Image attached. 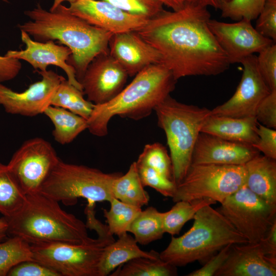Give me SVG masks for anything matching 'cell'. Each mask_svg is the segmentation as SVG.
<instances>
[{
    "mask_svg": "<svg viewBox=\"0 0 276 276\" xmlns=\"http://www.w3.org/2000/svg\"><path fill=\"white\" fill-rule=\"evenodd\" d=\"M137 165L151 168L173 180L172 161L166 148L159 143L147 144L139 155Z\"/></svg>",
    "mask_w": 276,
    "mask_h": 276,
    "instance_id": "cell-33",
    "label": "cell"
},
{
    "mask_svg": "<svg viewBox=\"0 0 276 276\" xmlns=\"http://www.w3.org/2000/svg\"><path fill=\"white\" fill-rule=\"evenodd\" d=\"M176 267L158 259L139 257L121 265L110 276H174Z\"/></svg>",
    "mask_w": 276,
    "mask_h": 276,
    "instance_id": "cell-28",
    "label": "cell"
},
{
    "mask_svg": "<svg viewBox=\"0 0 276 276\" xmlns=\"http://www.w3.org/2000/svg\"><path fill=\"white\" fill-rule=\"evenodd\" d=\"M9 276H60L53 270L34 260L22 262L14 267Z\"/></svg>",
    "mask_w": 276,
    "mask_h": 276,
    "instance_id": "cell-41",
    "label": "cell"
},
{
    "mask_svg": "<svg viewBox=\"0 0 276 276\" xmlns=\"http://www.w3.org/2000/svg\"><path fill=\"white\" fill-rule=\"evenodd\" d=\"M76 0H54L53 4L50 8V11L54 10L56 7H57L59 5L62 4V3L67 1L70 3L75 2Z\"/></svg>",
    "mask_w": 276,
    "mask_h": 276,
    "instance_id": "cell-48",
    "label": "cell"
},
{
    "mask_svg": "<svg viewBox=\"0 0 276 276\" xmlns=\"http://www.w3.org/2000/svg\"><path fill=\"white\" fill-rule=\"evenodd\" d=\"M59 160L48 141L36 137L24 142L13 154L7 166L27 195L39 191Z\"/></svg>",
    "mask_w": 276,
    "mask_h": 276,
    "instance_id": "cell-11",
    "label": "cell"
},
{
    "mask_svg": "<svg viewBox=\"0 0 276 276\" xmlns=\"http://www.w3.org/2000/svg\"><path fill=\"white\" fill-rule=\"evenodd\" d=\"M21 39L26 49L20 51L9 50L5 56L23 60L28 62L36 70L45 71L50 65L60 67L65 73L68 82L82 90L81 84L77 80L75 70L67 63L72 54L67 47L56 44L54 40L39 42L34 40L26 32L20 31Z\"/></svg>",
    "mask_w": 276,
    "mask_h": 276,
    "instance_id": "cell-17",
    "label": "cell"
},
{
    "mask_svg": "<svg viewBox=\"0 0 276 276\" xmlns=\"http://www.w3.org/2000/svg\"><path fill=\"white\" fill-rule=\"evenodd\" d=\"M43 113L54 125V140L61 145L71 143L88 127L86 119L60 107L50 105Z\"/></svg>",
    "mask_w": 276,
    "mask_h": 276,
    "instance_id": "cell-24",
    "label": "cell"
},
{
    "mask_svg": "<svg viewBox=\"0 0 276 276\" xmlns=\"http://www.w3.org/2000/svg\"><path fill=\"white\" fill-rule=\"evenodd\" d=\"M259 242L266 256L276 262V221Z\"/></svg>",
    "mask_w": 276,
    "mask_h": 276,
    "instance_id": "cell-44",
    "label": "cell"
},
{
    "mask_svg": "<svg viewBox=\"0 0 276 276\" xmlns=\"http://www.w3.org/2000/svg\"><path fill=\"white\" fill-rule=\"evenodd\" d=\"M68 9L89 24L112 34L136 31L149 19L125 12L103 0H76Z\"/></svg>",
    "mask_w": 276,
    "mask_h": 276,
    "instance_id": "cell-16",
    "label": "cell"
},
{
    "mask_svg": "<svg viewBox=\"0 0 276 276\" xmlns=\"http://www.w3.org/2000/svg\"><path fill=\"white\" fill-rule=\"evenodd\" d=\"M211 205L197 211L193 226L188 232L179 237L171 238L168 246L159 253L162 260L175 267L195 261L204 263L227 245L248 243L227 219Z\"/></svg>",
    "mask_w": 276,
    "mask_h": 276,
    "instance_id": "cell-5",
    "label": "cell"
},
{
    "mask_svg": "<svg viewBox=\"0 0 276 276\" xmlns=\"http://www.w3.org/2000/svg\"><path fill=\"white\" fill-rule=\"evenodd\" d=\"M230 0H192V2L206 7H211L215 9H219Z\"/></svg>",
    "mask_w": 276,
    "mask_h": 276,
    "instance_id": "cell-45",
    "label": "cell"
},
{
    "mask_svg": "<svg viewBox=\"0 0 276 276\" xmlns=\"http://www.w3.org/2000/svg\"><path fill=\"white\" fill-rule=\"evenodd\" d=\"M8 224L4 217L0 218V242L8 236Z\"/></svg>",
    "mask_w": 276,
    "mask_h": 276,
    "instance_id": "cell-47",
    "label": "cell"
},
{
    "mask_svg": "<svg viewBox=\"0 0 276 276\" xmlns=\"http://www.w3.org/2000/svg\"><path fill=\"white\" fill-rule=\"evenodd\" d=\"M34 260L31 244L17 236L0 242V276H6L18 264Z\"/></svg>",
    "mask_w": 276,
    "mask_h": 276,
    "instance_id": "cell-31",
    "label": "cell"
},
{
    "mask_svg": "<svg viewBox=\"0 0 276 276\" xmlns=\"http://www.w3.org/2000/svg\"><path fill=\"white\" fill-rule=\"evenodd\" d=\"M130 14L150 19L164 9L157 0H103Z\"/></svg>",
    "mask_w": 276,
    "mask_h": 276,
    "instance_id": "cell-36",
    "label": "cell"
},
{
    "mask_svg": "<svg viewBox=\"0 0 276 276\" xmlns=\"http://www.w3.org/2000/svg\"><path fill=\"white\" fill-rule=\"evenodd\" d=\"M8 2V0H2ZM22 67L19 60L0 56V83L12 80L19 74Z\"/></svg>",
    "mask_w": 276,
    "mask_h": 276,
    "instance_id": "cell-43",
    "label": "cell"
},
{
    "mask_svg": "<svg viewBox=\"0 0 276 276\" xmlns=\"http://www.w3.org/2000/svg\"><path fill=\"white\" fill-rule=\"evenodd\" d=\"M251 21L246 19L233 23L211 19L209 21V27L230 64L240 63L245 58L275 43L260 34Z\"/></svg>",
    "mask_w": 276,
    "mask_h": 276,
    "instance_id": "cell-12",
    "label": "cell"
},
{
    "mask_svg": "<svg viewBox=\"0 0 276 276\" xmlns=\"http://www.w3.org/2000/svg\"><path fill=\"white\" fill-rule=\"evenodd\" d=\"M217 210L249 243L260 242L276 221V206L267 204L245 185Z\"/></svg>",
    "mask_w": 276,
    "mask_h": 276,
    "instance_id": "cell-10",
    "label": "cell"
},
{
    "mask_svg": "<svg viewBox=\"0 0 276 276\" xmlns=\"http://www.w3.org/2000/svg\"><path fill=\"white\" fill-rule=\"evenodd\" d=\"M260 153L251 145L201 132L193 149L191 164L244 165Z\"/></svg>",
    "mask_w": 276,
    "mask_h": 276,
    "instance_id": "cell-18",
    "label": "cell"
},
{
    "mask_svg": "<svg viewBox=\"0 0 276 276\" xmlns=\"http://www.w3.org/2000/svg\"><path fill=\"white\" fill-rule=\"evenodd\" d=\"M136 165L141 181L144 187H150L165 197H173L177 187L173 180L151 168L137 164Z\"/></svg>",
    "mask_w": 276,
    "mask_h": 276,
    "instance_id": "cell-35",
    "label": "cell"
},
{
    "mask_svg": "<svg viewBox=\"0 0 276 276\" xmlns=\"http://www.w3.org/2000/svg\"><path fill=\"white\" fill-rule=\"evenodd\" d=\"M258 139L252 146L263 155L276 159V130L258 123Z\"/></svg>",
    "mask_w": 276,
    "mask_h": 276,
    "instance_id": "cell-40",
    "label": "cell"
},
{
    "mask_svg": "<svg viewBox=\"0 0 276 276\" xmlns=\"http://www.w3.org/2000/svg\"><path fill=\"white\" fill-rule=\"evenodd\" d=\"M118 237L105 247L100 262L99 276L109 275L119 266L136 258H159V253L155 250H142L134 238L127 233Z\"/></svg>",
    "mask_w": 276,
    "mask_h": 276,
    "instance_id": "cell-23",
    "label": "cell"
},
{
    "mask_svg": "<svg viewBox=\"0 0 276 276\" xmlns=\"http://www.w3.org/2000/svg\"><path fill=\"white\" fill-rule=\"evenodd\" d=\"M210 19L207 7L190 2L177 11L164 10L136 32L159 52L176 80L216 76L231 64L209 27Z\"/></svg>",
    "mask_w": 276,
    "mask_h": 276,
    "instance_id": "cell-1",
    "label": "cell"
},
{
    "mask_svg": "<svg viewBox=\"0 0 276 276\" xmlns=\"http://www.w3.org/2000/svg\"><path fill=\"white\" fill-rule=\"evenodd\" d=\"M163 5L171 8L173 11H177L182 8L186 3L192 0H157Z\"/></svg>",
    "mask_w": 276,
    "mask_h": 276,
    "instance_id": "cell-46",
    "label": "cell"
},
{
    "mask_svg": "<svg viewBox=\"0 0 276 276\" xmlns=\"http://www.w3.org/2000/svg\"><path fill=\"white\" fill-rule=\"evenodd\" d=\"M258 122L255 117L235 118L210 114L201 132L228 141L253 145L258 139Z\"/></svg>",
    "mask_w": 276,
    "mask_h": 276,
    "instance_id": "cell-21",
    "label": "cell"
},
{
    "mask_svg": "<svg viewBox=\"0 0 276 276\" xmlns=\"http://www.w3.org/2000/svg\"><path fill=\"white\" fill-rule=\"evenodd\" d=\"M256 30L273 42L276 40V0H266L258 16Z\"/></svg>",
    "mask_w": 276,
    "mask_h": 276,
    "instance_id": "cell-38",
    "label": "cell"
},
{
    "mask_svg": "<svg viewBox=\"0 0 276 276\" xmlns=\"http://www.w3.org/2000/svg\"><path fill=\"white\" fill-rule=\"evenodd\" d=\"M40 192L26 195L20 209L5 217L8 236H17L30 244L64 243L80 245L91 238L86 224Z\"/></svg>",
    "mask_w": 276,
    "mask_h": 276,
    "instance_id": "cell-3",
    "label": "cell"
},
{
    "mask_svg": "<svg viewBox=\"0 0 276 276\" xmlns=\"http://www.w3.org/2000/svg\"><path fill=\"white\" fill-rule=\"evenodd\" d=\"M26 197L7 165L0 163V214L12 216L22 207Z\"/></svg>",
    "mask_w": 276,
    "mask_h": 276,
    "instance_id": "cell-27",
    "label": "cell"
},
{
    "mask_svg": "<svg viewBox=\"0 0 276 276\" xmlns=\"http://www.w3.org/2000/svg\"><path fill=\"white\" fill-rule=\"evenodd\" d=\"M154 110L158 126L166 135L172 161L173 179L177 185L191 165L196 140L211 110L181 103L169 95Z\"/></svg>",
    "mask_w": 276,
    "mask_h": 276,
    "instance_id": "cell-7",
    "label": "cell"
},
{
    "mask_svg": "<svg viewBox=\"0 0 276 276\" xmlns=\"http://www.w3.org/2000/svg\"><path fill=\"white\" fill-rule=\"evenodd\" d=\"M216 202L211 199L192 201L180 200L168 211L163 212V227L165 233L172 236L178 235L186 222L193 219L195 214L202 207Z\"/></svg>",
    "mask_w": 276,
    "mask_h": 276,
    "instance_id": "cell-30",
    "label": "cell"
},
{
    "mask_svg": "<svg viewBox=\"0 0 276 276\" xmlns=\"http://www.w3.org/2000/svg\"><path fill=\"white\" fill-rule=\"evenodd\" d=\"M25 14L30 20L18 25L20 31L37 41L57 40L71 50L67 63L74 68L80 83L92 60L109 53V42L113 34L89 24L62 4L47 11L38 4Z\"/></svg>",
    "mask_w": 276,
    "mask_h": 276,
    "instance_id": "cell-2",
    "label": "cell"
},
{
    "mask_svg": "<svg viewBox=\"0 0 276 276\" xmlns=\"http://www.w3.org/2000/svg\"><path fill=\"white\" fill-rule=\"evenodd\" d=\"M232 244H228L214 254L204 262L203 266L192 271L188 276H215L227 259Z\"/></svg>",
    "mask_w": 276,
    "mask_h": 276,
    "instance_id": "cell-42",
    "label": "cell"
},
{
    "mask_svg": "<svg viewBox=\"0 0 276 276\" xmlns=\"http://www.w3.org/2000/svg\"><path fill=\"white\" fill-rule=\"evenodd\" d=\"M176 81L163 64L147 66L111 100L94 104L87 119V129L93 135L104 136L108 133V123L114 116L134 120L148 117L175 89Z\"/></svg>",
    "mask_w": 276,
    "mask_h": 276,
    "instance_id": "cell-4",
    "label": "cell"
},
{
    "mask_svg": "<svg viewBox=\"0 0 276 276\" xmlns=\"http://www.w3.org/2000/svg\"><path fill=\"white\" fill-rule=\"evenodd\" d=\"M128 76L109 53L101 54L88 65L80 84L87 100L99 105L115 97L123 89Z\"/></svg>",
    "mask_w": 276,
    "mask_h": 276,
    "instance_id": "cell-15",
    "label": "cell"
},
{
    "mask_svg": "<svg viewBox=\"0 0 276 276\" xmlns=\"http://www.w3.org/2000/svg\"><path fill=\"white\" fill-rule=\"evenodd\" d=\"M246 179L244 165L191 164L172 198L175 202L211 199L221 203Z\"/></svg>",
    "mask_w": 276,
    "mask_h": 276,
    "instance_id": "cell-9",
    "label": "cell"
},
{
    "mask_svg": "<svg viewBox=\"0 0 276 276\" xmlns=\"http://www.w3.org/2000/svg\"><path fill=\"white\" fill-rule=\"evenodd\" d=\"M121 174L106 173L96 168L65 163L60 159L39 192L66 205L75 204L79 198L91 203L109 202L113 197V181Z\"/></svg>",
    "mask_w": 276,
    "mask_h": 276,
    "instance_id": "cell-8",
    "label": "cell"
},
{
    "mask_svg": "<svg viewBox=\"0 0 276 276\" xmlns=\"http://www.w3.org/2000/svg\"><path fill=\"white\" fill-rule=\"evenodd\" d=\"M109 210H103L109 232L119 236L128 232L130 224L142 208L125 203L113 197Z\"/></svg>",
    "mask_w": 276,
    "mask_h": 276,
    "instance_id": "cell-32",
    "label": "cell"
},
{
    "mask_svg": "<svg viewBox=\"0 0 276 276\" xmlns=\"http://www.w3.org/2000/svg\"><path fill=\"white\" fill-rule=\"evenodd\" d=\"M83 92L71 84L64 78L52 99L51 105L60 107L87 119L94 104L85 100Z\"/></svg>",
    "mask_w": 276,
    "mask_h": 276,
    "instance_id": "cell-29",
    "label": "cell"
},
{
    "mask_svg": "<svg viewBox=\"0 0 276 276\" xmlns=\"http://www.w3.org/2000/svg\"><path fill=\"white\" fill-rule=\"evenodd\" d=\"M276 159L260 153L245 165V185L267 204L276 206Z\"/></svg>",
    "mask_w": 276,
    "mask_h": 276,
    "instance_id": "cell-22",
    "label": "cell"
},
{
    "mask_svg": "<svg viewBox=\"0 0 276 276\" xmlns=\"http://www.w3.org/2000/svg\"><path fill=\"white\" fill-rule=\"evenodd\" d=\"M266 0H230L220 8L221 15L235 21L256 19Z\"/></svg>",
    "mask_w": 276,
    "mask_h": 276,
    "instance_id": "cell-34",
    "label": "cell"
},
{
    "mask_svg": "<svg viewBox=\"0 0 276 276\" xmlns=\"http://www.w3.org/2000/svg\"><path fill=\"white\" fill-rule=\"evenodd\" d=\"M112 193L114 198L130 205L142 208L148 204L150 197L141 181L136 162L125 174H121L114 179Z\"/></svg>",
    "mask_w": 276,
    "mask_h": 276,
    "instance_id": "cell-25",
    "label": "cell"
},
{
    "mask_svg": "<svg viewBox=\"0 0 276 276\" xmlns=\"http://www.w3.org/2000/svg\"><path fill=\"white\" fill-rule=\"evenodd\" d=\"M163 214L153 206L142 210L130 224L128 232L133 235L138 243L144 245L162 238L165 234Z\"/></svg>",
    "mask_w": 276,
    "mask_h": 276,
    "instance_id": "cell-26",
    "label": "cell"
},
{
    "mask_svg": "<svg viewBox=\"0 0 276 276\" xmlns=\"http://www.w3.org/2000/svg\"><path fill=\"white\" fill-rule=\"evenodd\" d=\"M108 47L109 54L130 77L150 65L162 63L159 52L136 31L113 34Z\"/></svg>",
    "mask_w": 276,
    "mask_h": 276,
    "instance_id": "cell-19",
    "label": "cell"
},
{
    "mask_svg": "<svg viewBox=\"0 0 276 276\" xmlns=\"http://www.w3.org/2000/svg\"><path fill=\"white\" fill-rule=\"evenodd\" d=\"M243 73L233 96L223 104L211 110L210 114L235 118L255 117L261 101L270 91L262 78L257 64V56L243 59Z\"/></svg>",
    "mask_w": 276,
    "mask_h": 276,
    "instance_id": "cell-14",
    "label": "cell"
},
{
    "mask_svg": "<svg viewBox=\"0 0 276 276\" xmlns=\"http://www.w3.org/2000/svg\"><path fill=\"white\" fill-rule=\"evenodd\" d=\"M259 123L276 129V89L270 91L260 102L255 112Z\"/></svg>",
    "mask_w": 276,
    "mask_h": 276,
    "instance_id": "cell-39",
    "label": "cell"
},
{
    "mask_svg": "<svg viewBox=\"0 0 276 276\" xmlns=\"http://www.w3.org/2000/svg\"><path fill=\"white\" fill-rule=\"evenodd\" d=\"M276 262L268 258L260 242L234 244L215 276H275Z\"/></svg>",
    "mask_w": 276,
    "mask_h": 276,
    "instance_id": "cell-20",
    "label": "cell"
},
{
    "mask_svg": "<svg viewBox=\"0 0 276 276\" xmlns=\"http://www.w3.org/2000/svg\"><path fill=\"white\" fill-rule=\"evenodd\" d=\"M41 80L22 92H16L0 83V105L9 114L34 117L43 113L64 77L49 70L38 71Z\"/></svg>",
    "mask_w": 276,
    "mask_h": 276,
    "instance_id": "cell-13",
    "label": "cell"
},
{
    "mask_svg": "<svg viewBox=\"0 0 276 276\" xmlns=\"http://www.w3.org/2000/svg\"><path fill=\"white\" fill-rule=\"evenodd\" d=\"M257 64L259 73L270 91L276 89V44L273 43L259 53Z\"/></svg>",
    "mask_w": 276,
    "mask_h": 276,
    "instance_id": "cell-37",
    "label": "cell"
},
{
    "mask_svg": "<svg viewBox=\"0 0 276 276\" xmlns=\"http://www.w3.org/2000/svg\"><path fill=\"white\" fill-rule=\"evenodd\" d=\"M95 205L85 209L86 225L97 234L96 239L80 245L64 243L31 244L33 260L60 276H99V267L105 247L115 240L107 225L95 216Z\"/></svg>",
    "mask_w": 276,
    "mask_h": 276,
    "instance_id": "cell-6",
    "label": "cell"
}]
</instances>
